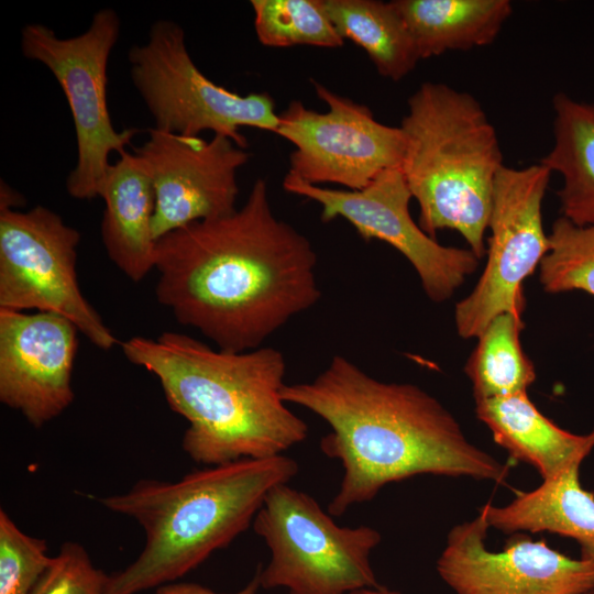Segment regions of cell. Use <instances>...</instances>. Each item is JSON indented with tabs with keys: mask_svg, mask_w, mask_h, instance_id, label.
Wrapping results in <instances>:
<instances>
[{
	"mask_svg": "<svg viewBox=\"0 0 594 594\" xmlns=\"http://www.w3.org/2000/svg\"><path fill=\"white\" fill-rule=\"evenodd\" d=\"M258 587H260L258 579L255 574L253 580L243 590L234 594H256V591ZM186 594H217V593L212 592L209 588L202 587L200 585L190 584L187 587Z\"/></svg>",
	"mask_w": 594,
	"mask_h": 594,
	"instance_id": "4316f807",
	"label": "cell"
},
{
	"mask_svg": "<svg viewBox=\"0 0 594 594\" xmlns=\"http://www.w3.org/2000/svg\"><path fill=\"white\" fill-rule=\"evenodd\" d=\"M131 78L155 121V129L199 136L204 131L244 148L243 127L274 132L275 102L268 92L242 96L211 81L194 63L185 32L170 20L152 24L145 44L129 52Z\"/></svg>",
	"mask_w": 594,
	"mask_h": 594,
	"instance_id": "ba28073f",
	"label": "cell"
},
{
	"mask_svg": "<svg viewBox=\"0 0 594 594\" xmlns=\"http://www.w3.org/2000/svg\"><path fill=\"white\" fill-rule=\"evenodd\" d=\"M334 28L365 51L378 74L394 81L420 61L411 34L392 1L322 0Z\"/></svg>",
	"mask_w": 594,
	"mask_h": 594,
	"instance_id": "44dd1931",
	"label": "cell"
},
{
	"mask_svg": "<svg viewBox=\"0 0 594 594\" xmlns=\"http://www.w3.org/2000/svg\"><path fill=\"white\" fill-rule=\"evenodd\" d=\"M80 233L53 210L0 208V309H37L69 319L101 350L119 343L77 277Z\"/></svg>",
	"mask_w": 594,
	"mask_h": 594,
	"instance_id": "9c48e42d",
	"label": "cell"
},
{
	"mask_svg": "<svg viewBox=\"0 0 594 594\" xmlns=\"http://www.w3.org/2000/svg\"><path fill=\"white\" fill-rule=\"evenodd\" d=\"M108 580L84 546L67 541L30 594H107Z\"/></svg>",
	"mask_w": 594,
	"mask_h": 594,
	"instance_id": "484cf974",
	"label": "cell"
},
{
	"mask_svg": "<svg viewBox=\"0 0 594 594\" xmlns=\"http://www.w3.org/2000/svg\"><path fill=\"white\" fill-rule=\"evenodd\" d=\"M251 7L256 36L265 46L343 45L322 0H252Z\"/></svg>",
	"mask_w": 594,
	"mask_h": 594,
	"instance_id": "603a6c76",
	"label": "cell"
},
{
	"mask_svg": "<svg viewBox=\"0 0 594 594\" xmlns=\"http://www.w3.org/2000/svg\"><path fill=\"white\" fill-rule=\"evenodd\" d=\"M477 418L510 458L532 465L542 480L581 464L594 447L588 435L569 432L540 413L527 392L475 402Z\"/></svg>",
	"mask_w": 594,
	"mask_h": 594,
	"instance_id": "e0dca14e",
	"label": "cell"
},
{
	"mask_svg": "<svg viewBox=\"0 0 594 594\" xmlns=\"http://www.w3.org/2000/svg\"><path fill=\"white\" fill-rule=\"evenodd\" d=\"M134 153L143 158L152 177L156 240L193 222L237 210V176L250 155L230 139L213 135L205 140L152 128Z\"/></svg>",
	"mask_w": 594,
	"mask_h": 594,
	"instance_id": "4fadbf2b",
	"label": "cell"
},
{
	"mask_svg": "<svg viewBox=\"0 0 594 594\" xmlns=\"http://www.w3.org/2000/svg\"><path fill=\"white\" fill-rule=\"evenodd\" d=\"M400 128L406 136L402 173L430 237L459 232L479 257L493 190L505 166L496 130L477 99L443 82L426 81L409 97Z\"/></svg>",
	"mask_w": 594,
	"mask_h": 594,
	"instance_id": "5b68a950",
	"label": "cell"
},
{
	"mask_svg": "<svg viewBox=\"0 0 594 594\" xmlns=\"http://www.w3.org/2000/svg\"><path fill=\"white\" fill-rule=\"evenodd\" d=\"M105 201L101 239L110 260L131 280L155 268L153 234L155 191L148 168L135 153H121L111 164L100 196Z\"/></svg>",
	"mask_w": 594,
	"mask_h": 594,
	"instance_id": "2e32d148",
	"label": "cell"
},
{
	"mask_svg": "<svg viewBox=\"0 0 594 594\" xmlns=\"http://www.w3.org/2000/svg\"><path fill=\"white\" fill-rule=\"evenodd\" d=\"M284 189L316 201L321 220L343 218L365 240H381L399 253L417 272L426 295L440 302L450 298L479 265L470 249L446 246L427 234L409 212L413 198L400 168L381 173L361 190L311 185L288 172Z\"/></svg>",
	"mask_w": 594,
	"mask_h": 594,
	"instance_id": "7c38bea8",
	"label": "cell"
},
{
	"mask_svg": "<svg viewBox=\"0 0 594 594\" xmlns=\"http://www.w3.org/2000/svg\"><path fill=\"white\" fill-rule=\"evenodd\" d=\"M551 174L540 163L499 170L487 228L486 264L473 290L454 310L460 337L477 338L504 312L521 317L524 280L540 266L550 248L541 208Z\"/></svg>",
	"mask_w": 594,
	"mask_h": 594,
	"instance_id": "30bf717a",
	"label": "cell"
},
{
	"mask_svg": "<svg viewBox=\"0 0 594 594\" xmlns=\"http://www.w3.org/2000/svg\"><path fill=\"white\" fill-rule=\"evenodd\" d=\"M550 248L540 263L547 293L583 290L594 296V223L576 226L559 217L549 233Z\"/></svg>",
	"mask_w": 594,
	"mask_h": 594,
	"instance_id": "cb8c5ba5",
	"label": "cell"
},
{
	"mask_svg": "<svg viewBox=\"0 0 594 594\" xmlns=\"http://www.w3.org/2000/svg\"><path fill=\"white\" fill-rule=\"evenodd\" d=\"M52 560L44 539L26 535L0 510V594H30Z\"/></svg>",
	"mask_w": 594,
	"mask_h": 594,
	"instance_id": "d4e9b609",
	"label": "cell"
},
{
	"mask_svg": "<svg viewBox=\"0 0 594 594\" xmlns=\"http://www.w3.org/2000/svg\"><path fill=\"white\" fill-rule=\"evenodd\" d=\"M252 527L271 553L256 573L262 588L349 594L380 585L370 557L381 534L364 525L339 526L314 497L287 483L267 493Z\"/></svg>",
	"mask_w": 594,
	"mask_h": 594,
	"instance_id": "8992f818",
	"label": "cell"
},
{
	"mask_svg": "<svg viewBox=\"0 0 594 594\" xmlns=\"http://www.w3.org/2000/svg\"><path fill=\"white\" fill-rule=\"evenodd\" d=\"M553 145L539 163L562 177V217L576 226L594 223V103L558 92L552 100Z\"/></svg>",
	"mask_w": 594,
	"mask_h": 594,
	"instance_id": "ffe728a7",
	"label": "cell"
},
{
	"mask_svg": "<svg viewBox=\"0 0 594 594\" xmlns=\"http://www.w3.org/2000/svg\"><path fill=\"white\" fill-rule=\"evenodd\" d=\"M420 59L492 44L513 13L509 0H393Z\"/></svg>",
	"mask_w": 594,
	"mask_h": 594,
	"instance_id": "d6986e66",
	"label": "cell"
},
{
	"mask_svg": "<svg viewBox=\"0 0 594 594\" xmlns=\"http://www.w3.org/2000/svg\"><path fill=\"white\" fill-rule=\"evenodd\" d=\"M349 594H402V593L398 591L389 590L387 587L378 585V586L360 588Z\"/></svg>",
	"mask_w": 594,
	"mask_h": 594,
	"instance_id": "83f0119b",
	"label": "cell"
},
{
	"mask_svg": "<svg viewBox=\"0 0 594 594\" xmlns=\"http://www.w3.org/2000/svg\"><path fill=\"white\" fill-rule=\"evenodd\" d=\"M78 332L58 314L0 309V400L35 428L73 403Z\"/></svg>",
	"mask_w": 594,
	"mask_h": 594,
	"instance_id": "9a60e30c",
	"label": "cell"
},
{
	"mask_svg": "<svg viewBox=\"0 0 594 594\" xmlns=\"http://www.w3.org/2000/svg\"><path fill=\"white\" fill-rule=\"evenodd\" d=\"M311 82L326 112L294 100L278 114L275 133L295 146L288 172L311 185L361 190L381 173L400 168L406 151L400 127L383 124L367 106Z\"/></svg>",
	"mask_w": 594,
	"mask_h": 594,
	"instance_id": "8fae6325",
	"label": "cell"
},
{
	"mask_svg": "<svg viewBox=\"0 0 594 594\" xmlns=\"http://www.w3.org/2000/svg\"><path fill=\"white\" fill-rule=\"evenodd\" d=\"M521 317L504 312L494 317L477 337L464 371L475 402L527 392L536 380L535 365L524 352Z\"/></svg>",
	"mask_w": 594,
	"mask_h": 594,
	"instance_id": "7402d4cb",
	"label": "cell"
},
{
	"mask_svg": "<svg viewBox=\"0 0 594 594\" xmlns=\"http://www.w3.org/2000/svg\"><path fill=\"white\" fill-rule=\"evenodd\" d=\"M485 513L448 534L437 571L455 594H582L594 590V560L572 559L546 540L516 537L502 551L486 547Z\"/></svg>",
	"mask_w": 594,
	"mask_h": 594,
	"instance_id": "5bb4252c",
	"label": "cell"
},
{
	"mask_svg": "<svg viewBox=\"0 0 594 594\" xmlns=\"http://www.w3.org/2000/svg\"><path fill=\"white\" fill-rule=\"evenodd\" d=\"M125 358L154 374L168 406L188 427L183 450L210 466L283 454L308 437V425L283 400L286 362L275 348L212 349L184 333L121 343Z\"/></svg>",
	"mask_w": 594,
	"mask_h": 594,
	"instance_id": "3957f363",
	"label": "cell"
},
{
	"mask_svg": "<svg viewBox=\"0 0 594 594\" xmlns=\"http://www.w3.org/2000/svg\"><path fill=\"white\" fill-rule=\"evenodd\" d=\"M582 594H594V590H591V591L582 593Z\"/></svg>",
	"mask_w": 594,
	"mask_h": 594,
	"instance_id": "f1b7e54d",
	"label": "cell"
},
{
	"mask_svg": "<svg viewBox=\"0 0 594 594\" xmlns=\"http://www.w3.org/2000/svg\"><path fill=\"white\" fill-rule=\"evenodd\" d=\"M280 396L330 427L320 450L343 468L327 507L331 516L416 475L469 476L496 484L508 476V466L471 443L433 396L414 384L378 381L342 355H334L311 382L285 384Z\"/></svg>",
	"mask_w": 594,
	"mask_h": 594,
	"instance_id": "7a4b0ae2",
	"label": "cell"
},
{
	"mask_svg": "<svg viewBox=\"0 0 594 594\" xmlns=\"http://www.w3.org/2000/svg\"><path fill=\"white\" fill-rule=\"evenodd\" d=\"M310 241L272 209L266 182L233 212L157 240L155 295L218 349L245 352L321 297Z\"/></svg>",
	"mask_w": 594,
	"mask_h": 594,
	"instance_id": "6da1fadb",
	"label": "cell"
},
{
	"mask_svg": "<svg viewBox=\"0 0 594 594\" xmlns=\"http://www.w3.org/2000/svg\"><path fill=\"white\" fill-rule=\"evenodd\" d=\"M120 19L112 9L96 12L88 29L62 38L46 25L30 23L21 31L24 57L51 70L68 102L74 121L77 162L66 179V190L75 199L100 196L109 155L125 152L139 130L114 129L107 105V68L120 35Z\"/></svg>",
	"mask_w": 594,
	"mask_h": 594,
	"instance_id": "52a82bcc",
	"label": "cell"
},
{
	"mask_svg": "<svg viewBox=\"0 0 594 594\" xmlns=\"http://www.w3.org/2000/svg\"><path fill=\"white\" fill-rule=\"evenodd\" d=\"M297 473L298 463L284 454L242 459L175 482L141 480L99 498L108 510L134 519L145 535L138 558L109 575L107 594H140L183 578L245 531L267 493Z\"/></svg>",
	"mask_w": 594,
	"mask_h": 594,
	"instance_id": "277c9868",
	"label": "cell"
},
{
	"mask_svg": "<svg viewBox=\"0 0 594 594\" xmlns=\"http://www.w3.org/2000/svg\"><path fill=\"white\" fill-rule=\"evenodd\" d=\"M580 465L518 493L507 505L484 504L490 527L505 534L549 531L569 537L580 544L582 559L594 560V494L582 487Z\"/></svg>",
	"mask_w": 594,
	"mask_h": 594,
	"instance_id": "ac0fdd59",
	"label": "cell"
}]
</instances>
